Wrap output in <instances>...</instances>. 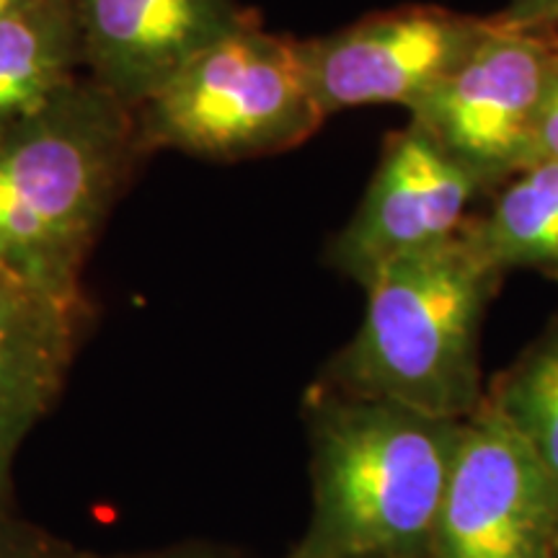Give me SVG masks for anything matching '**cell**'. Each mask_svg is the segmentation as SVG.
<instances>
[{
  "label": "cell",
  "instance_id": "4fadbf2b",
  "mask_svg": "<svg viewBox=\"0 0 558 558\" xmlns=\"http://www.w3.org/2000/svg\"><path fill=\"white\" fill-rule=\"evenodd\" d=\"M538 460L558 501V313L486 396Z\"/></svg>",
  "mask_w": 558,
  "mask_h": 558
},
{
  "label": "cell",
  "instance_id": "8fae6325",
  "mask_svg": "<svg viewBox=\"0 0 558 558\" xmlns=\"http://www.w3.org/2000/svg\"><path fill=\"white\" fill-rule=\"evenodd\" d=\"M81 29L73 0H32L0 19V132L73 83Z\"/></svg>",
  "mask_w": 558,
  "mask_h": 558
},
{
  "label": "cell",
  "instance_id": "9a60e30c",
  "mask_svg": "<svg viewBox=\"0 0 558 558\" xmlns=\"http://www.w3.org/2000/svg\"><path fill=\"white\" fill-rule=\"evenodd\" d=\"M538 160H558V62L554 75H550L546 96H543L538 120H535L527 166L538 163Z\"/></svg>",
  "mask_w": 558,
  "mask_h": 558
},
{
  "label": "cell",
  "instance_id": "2e32d148",
  "mask_svg": "<svg viewBox=\"0 0 558 558\" xmlns=\"http://www.w3.org/2000/svg\"><path fill=\"white\" fill-rule=\"evenodd\" d=\"M497 19L514 29L558 34V0H509Z\"/></svg>",
  "mask_w": 558,
  "mask_h": 558
},
{
  "label": "cell",
  "instance_id": "ba28073f",
  "mask_svg": "<svg viewBox=\"0 0 558 558\" xmlns=\"http://www.w3.org/2000/svg\"><path fill=\"white\" fill-rule=\"evenodd\" d=\"M488 181L409 122L390 132L365 194L329 243V264L360 288L399 256L452 239Z\"/></svg>",
  "mask_w": 558,
  "mask_h": 558
},
{
  "label": "cell",
  "instance_id": "9c48e42d",
  "mask_svg": "<svg viewBox=\"0 0 558 558\" xmlns=\"http://www.w3.org/2000/svg\"><path fill=\"white\" fill-rule=\"evenodd\" d=\"M81 54L124 107L145 104L205 47L241 29L235 0H73Z\"/></svg>",
  "mask_w": 558,
  "mask_h": 558
},
{
  "label": "cell",
  "instance_id": "8992f818",
  "mask_svg": "<svg viewBox=\"0 0 558 558\" xmlns=\"http://www.w3.org/2000/svg\"><path fill=\"white\" fill-rule=\"evenodd\" d=\"M494 16L442 5H399L344 29L298 41L300 62L320 114L357 107H416L481 45Z\"/></svg>",
  "mask_w": 558,
  "mask_h": 558
},
{
  "label": "cell",
  "instance_id": "7c38bea8",
  "mask_svg": "<svg viewBox=\"0 0 558 558\" xmlns=\"http://www.w3.org/2000/svg\"><path fill=\"white\" fill-rule=\"evenodd\" d=\"M473 239L501 275L535 271L558 282V160H538L507 179Z\"/></svg>",
  "mask_w": 558,
  "mask_h": 558
},
{
  "label": "cell",
  "instance_id": "3957f363",
  "mask_svg": "<svg viewBox=\"0 0 558 558\" xmlns=\"http://www.w3.org/2000/svg\"><path fill=\"white\" fill-rule=\"evenodd\" d=\"M130 107L70 83L0 132V271L81 311V269L122 184Z\"/></svg>",
  "mask_w": 558,
  "mask_h": 558
},
{
  "label": "cell",
  "instance_id": "277c9868",
  "mask_svg": "<svg viewBox=\"0 0 558 558\" xmlns=\"http://www.w3.org/2000/svg\"><path fill=\"white\" fill-rule=\"evenodd\" d=\"M324 122L298 41L262 32L254 19L194 54L145 101L153 143L218 160L290 150Z\"/></svg>",
  "mask_w": 558,
  "mask_h": 558
},
{
  "label": "cell",
  "instance_id": "7a4b0ae2",
  "mask_svg": "<svg viewBox=\"0 0 558 558\" xmlns=\"http://www.w3.org/2000/svg\"><path fill=\"white\" fill-rule=\"evenodd\" d=\"M469 220L452 239L386 264L362 288L365 316L326 367L324 388L437 418H469L484 403L481 329L505 275Z\"/></svg>",
  "mask_w": 558,
  "mask_h": 558
},
{
  "label": "cell",
  "instance_id": "ac0fdd59",
  "mask_svg": "<svg viewBox=\"0 0 558 558\" xmlns=\"http://www.w3.org/2000/svg\"><path fill=\"white\" fill-rule=\"evenodd\" d=\"M26 3H32V0H0V19L9 16V13L24 9Z\"/></svg>",
  "mask_w": 558,
  "mask_h": 558
},
{
  "label": "cell",
  "instance_id": "30bf717a",
  "mask_svg": "<svg viewBox=\"0 0 558 558\" xmlns=\"http://www.w3.org/2000/svg\"><path fill=\"white\" fill-rule=\"evenodd\" d=\"M81 311L0 271V501L26 437L58 401Z\"/></svg>",
  "mask_w": 558,
  "mask_h": 558
},
{
  "label": "cell",
  "instance_id": "5b68a950",
  "mask_svg": "<svg viewBox=\"0 0 558 558\" xmlns=\"http://www.w3.org/2000/svg\"><path fill=\"white\" fill-rule=\"evenodd\" d=\"M556 62L558 34L514 29L494 16L476 50L409 109V122L499 190L527 166Z\"/></svg>",
  "mask_w": 558,
  "mask_h": 558
},
{
  "label": "cell",
  "instance_id": "52a82bcc",
  "mask_svg": "<svg viewBox=\"0 0 558 558\" xmlns=\"http://www.w3.org/2000/svg\"><path fill=\"white\" fill-rule=\"evenodd\" d=\"M427 558H558L554 488L486 396L463 422Z\"/></svg>",
  "mask_w": 558,
  "mask_h": 558
},
{
  "label": "cell",
  "instance_id": "5bb4252c",
  "mask_svg": "<svg viewBox=\"0 0 558 558\" xmlns=\"http://www.w3.org/2000/svg\"><path fill=\"white\" fill-rule=\"evenodd\" d=\"M0 558H73L58 541L41 535L37 527L13 518L0 501Z\"/></svg>",
  "mask_w": 558,
  "mask_h": 558
},
{
  "label": "cell",
  "instance_id": "6da1fadb",
  "mask_svg": "<svg viewBox=\"0 0 558 558\" xmlns=\"http://www.w3.org/2000/svg\"><path fill=\"white\" fill-rule=\"evenodd\" d=\"M463 422L316 390L311 518L284 558H427Z\"/></svg>",
  "mask_w": 558,
  "mask_h": 558
},
{
  "label": "cell",
  "instance_id": "e0dca14e",
  "mask_svg": "<svg viewBox=\"0 0 558 558\" xmlns=\"http://www.w3.org/2000/svg\"><path fill=\"white\" fill-rule=\"evenodd\" d=\"M120 558H215L197 548H166V550H150V554H135V556H120Z\"/></svg>",
  "mask_w": 558,
  "mask_h": 558
}]
</instances>
